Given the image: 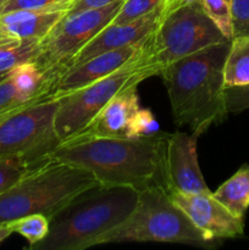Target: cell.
<instances>
[{
  "label": "cell",
  "instance_id": "obj_1",
  "mask_svg": "<svg viewBox=\"0 0 249 250\" xmlns=\"http://www.w3.org/2000/svg\"><path fill=\"white\" fill-rule=\"evenodd\" d=\"M168 133L139 138H90L59 144L51 159L89 171L103 186L143 190L163 187L170 193L165 170Z\"/></svg>",
  "mask_w": 249,
  "mask_h": 250
},
{
  "label": "cell",
  "instance_id": "obj_2",
  "mask_svg": "<svg viewBox=\"0 0 249 250\" xmlns=\"http://www.w3.org/2000/svg\"><path fill=\"white\" fill-rule=\"evenodd\" d=\"M229 44L210 45L161 70L177 127L203 134L226 119L224 66Z\"/></svg>",
  "mask_w": 249,
  "mask_h": 250
},
{
  "label": "cell",
  "instance_id": "obj_3",
  "mask_svg": "<svg viewBox=\"0 0 249 250\" xmlns=\"http://www.w3.org/2000/svg\"><path fill=\"white\" fill-rule=\"evenodd\" d=\"M138 190L100 183L83 190L49 220L45 238L31 247L36 250H83L121 225L138 200Z\"/></svg>",
  "mask_w": 249,
  "mask_h": 250
},
{
  "label": "cell",
  "instance_id": "obj_4",
  "mask_svg": "<svg viewBox=\"0 0 249 250\" xmlns=\"http://www.w3.org/2000/svg\"><path fill=\"white\" fill-rule=\"evenodd\" d=\"M98 183L85 168L49 156L0 195V224L32 214L50 220L76 195Z\"/></svg>",
  "mask_w": 249,
  "mask_h": 250
},
{
  "label": "cell",
  "instance_id": "obj_5",
  "mask_svg": "<svg viewBox=\"0 0 249 250\" xmlns=\"http://www.w3.org/2000/svg\"><path fill=\"white\" fill-rule=\"evenodd\" d=\"M119 242H161L212 248L208 238L172 202L163 187L139 190L136 208L128 217L98 239L97 246Z\"/></svg>",
  "mask_w": 249,
  "mask_h": 250
},
{
  "label": "cell",
  "instance_id": "obj_6",
  "mask_svg": "<svg viewBox=\"0 0 249 250\" xmlns=\"http://www.w3.org/2000/svg\"><path fill=\"white\" fill-rule=\"evenodd\" d=\"M209 19L200 0L159 19L145 45V62L156 75L170 63L210 45L228 42Z\"/></svg>",
  "mask_w": 249,
  "mask_h": 250
},
{
  "label": "cell",
  "instance_id": "obj_7",
  "mask_svg": "<svg viewBox=\"0 0 249 250\" xmlns=\"http://www.w3.org/2000/svg\"><path fill=\"white\" fill-rule=\"evenodd\" d=\"M145 44L146 41L139 53L117 71L56 99L58 109L54 126L60 144L85 128L112 98L128 88L138 87L142 81L156 76L155 71L145 62Z\"/></svg>",
  "mask_w": 249,
  "mask_h": 250
},
{
  "label": "cell",
  "instance_id": "obj_8",
  "mask_svg": "<svg viewBox=\"0 0 249 250\" xmlns=\"http://www.w3.org/2000/svg\"><path fill=\"white\" fill-rule=\"evenodd\" d=\"M124 0L98 7L67 14L39 43L36 65L55 88L68 62L99 33L111 23Z\"/></svg>",
  "mask_w": 249,
  "mask_h": 250
},
{
  "label": "cell",
  "instance_id": "obj_9",
  "mask_svg": "<svg viewBox=\"0 0 249 250\" xmlns=\"http://www.w3.org/2000/svg\"><path fill=\"white\" fill-rule=\"evenodd\" d=\"M58 100L46 99L10 115L0 124V158L21 156L32 166L60 144L54 126Z\"/></svg>",
  "mask_w": 249,
  "mask_h": 250
},
{
  "label": "cell",
  "instance_id": "obj_10",
  "mask_svg": "<svg viewBox=\"0 0 249 250\" xmlns=\"http://www.w3.org/2000/svg\"><path fill=\"white\" fill-rule=\"evenodd\" d=\"M172 202L187 215L193 225L212 241L234 238L244 232L242 217L234 216L210 193L186 194L171 192Z\"/></svg>",
  "mask_w": 249,
  "mask_h": 250
},
{
  "label": "cell",
  "instance_id": "obj_11",
  "mask_svg": "<svg viewBox=\"0 0 249 250\" xmlns=\"http://www.w3.org/2000/svg\"><path fill=\"white\" fill-rule=\"evenodd\" d=\"M200 134L177 131L168 133L165 150V170L171 192L194 194L210 193L198 164L197 142Z\"/></svg>",
  "mask_w": 249,
  "mask_h": 250
},
{
  "label": "cell",
  "instance_id": "obj_12",
  "mask_svg": "<svg viewBox=\"0 0 249 250\" xmlns=\"http://www.w3.org/2000/svg\"><path fill=\"white\" fill-rule=\"evenodd\" d=\"M139 109L141 105L137 87L128 88L112 98L85 128L68 141H84L90 138H132V124Z\"/></svg>",
  "mask_w": 249,
  "mask_h": 250
},
{
  "label": "cell",
  "instance_id": "obj_13",
  "mask_svg": "<svg viewBox=\"0 0 249 250\" xmlns=\"http://www.w3.org/2000/svg\"><path fill=\"white\" fill-rule=\"evenodd\" d=\"M145 41L99 54L83 63L67 68L56 82L55 88L51 93V99L56 100L63 95L76 92L117 71L139 53Z\"/></svg>",
  "mask_w": 249,
  "mask_h": 250
},
{
  "label": "cell",
  "instance_id": "obj_14",
  "mask_svg": "<svg viewBox=\"0 0 249 250\" xmlns=\"http://www.w3.org/2000/svg\"><path fill=\"white\" fill-rule=\"evenodd\" d=\"M160 12L161 7H158L150 14L129 23L107 24L68 62L66 70L83 63L99 54L116 50V49L133 45V44L145 41L158 24Z\"/></svg>",
  "mask_w": 249,
  "mask_h": 250
},
{
  "label": "cell",
  "instance_id": "obj_15",
  "mask_svg": "<svg viewBox=\"0 0 249 250\" xmlns=\"http://www.w3.org/2000/svg\"><path fill=\"white\" fill-rule=\"evenodd\" d=\"M66 11L16 10L0 15V31L14 39L42 41Z\"/></svg>",
  "mask_w": 249,
  "mask_h": 250
},
{
  "label": "cell",
  "instance_id": "obj_16",
  "mask_svg": "<svg viewBox=\"0 0 249 250\" xmlns=\"http://www.w3.org/2000/svg\"><path fill=\"white\" fill-rule=\"evenodd\" d=\"M212 197L229 212L243 219L249 208V165H243L231 178L222 183Z\"/></svg>",
  "mask_w": 249,
  "mask_h": 250
},
{
  "label": "cell",
  "instance_id": "obj_17",
  "mask_svg": "<svg viewBox=\"0 0 249 250\" xmlns=\"http://www.w3.org/2000/svg\"><path fill=\"white\" fill-rule=\"evenodd\" d=\"M225 87L249 84V37L232 38L224 66Z\"/></svg>",
  "mask_w": 249,
  "mask_h": 250
},
{
  "label": "cell",
  "instance_id": "obj_18",
  "mask_svg": "<svg viewBox=\"0 0 249 250\" xmlns=\"http://www.w3.org/2000/svg\"><path fill=\"white\" fill-rule=\"evenodd\" d=\"M39 43L38 39H16L0 46V72H7L21 63L36 60Z\"/></svg>",
  "mask_w": 249,
  "mask_h": 250
},
{
  "label": "cell",
  "instance_id": "obj_19",
  "mask_svg": "<svg viewBox=\"0 0 249 250\" xmlns=\"http://www.w3.org/2000/svg\"><path fill=\"white\" fill-rule=\"evenodd\" d=\"M14 233L21 234L33 247L46 237L49 232V219L43 214H32L9 222Z\"/></svg>",
  "mask_w": 249,
  "mask_h": 250
},
{
  "label": "cell",
  "instance_id": "obj_20",
  "mask_svg": "<svg viewBox=\"0 0 249 250\" xmlns=\"http://www.w3.org/2000/svg\"><path fill=\"white\" fill-rule=\"evenodd\" d=\"M33 167L21 156L0 158V195L16 185Z\"/></svg>",
  "mask_w": 249,
  "mask_h": 250
},
{
  "label": "cell",
  "instance_id": "obj_21",
  "mask_svg": "<svg viewBox=\"0 0 249 250\" xmlns=\"http://www.w3.org/2000/svg\"><path fill=\"white\" fill-rule=\"evenodd\" d=\"M161 0H124V4L120 7L119 12L114 20L112 24H124L133 22L151 11L160 7Z\"/></svg>",
  "mask_w": 249,
  "mask_h": 250
},
{
  "label": "cell",
  "instance_id": "obj_22",
  "mask_svg": "<svg viewBox=\"0 0 249 250\" xmlns=\"http://www.w3.org/2000/svg\"><path fill=\"white\" fill-rule=\"evenodd\" d=\"M205 14L217 26L225 37L232 41L229 0H200Z\"/></svg>",
  "mask_w": 249,
  "mask_h": 250
},
{
  "label": "cell",
  "instance_id": "obj_23",
  "mask_svg": "<svg viewBox=\"0 0 249 250\" xmlns=\"http://www.w3.org/2000/svg\"><path fill=\"white\" fill-rule=\"evenodd\" d=\"M73 0H7L0 6V15L16 10L32 11H67Z\"/></svg>",
  "mask_w": 249,
  "mask_h": 250
},
{
  "label": "cell",
  "instance_id": "obj_24",
  "mask_svg": "<svg viewBox=\"0 0 249 250\" xmlns=\"http://www.w3.org/2000/svg\"><path fill=\"white\" fill-rule=\"evenodd\" d=\"M46 99H50V97H41L32 100H24L17 93L16 88L12 84L10 75L2 82H0V114H2L5 111H9V110L16 109V107L23 106V105L33 104V103L42 102V100Z\"/></svg>",
  "mask_w": 249,
  "mask_h": 250
},
{
  "label": "cell",
  "instance_id": "obj_25",
  "mask_svg": "<svg viewBox=\"0 0 249 250\" xmlns=\"http://www.w3.org/2000/svg\"><path fill=\"white\" fill-rule=\"evenodd\" d=\"M232 38L249 37V0H229Z\"/></svg>",
  "mask_w": 249,
  "mask_h": 250
},
{
  "label": "cell",
  "instance_id": "obj_26",
  "mask_svg": "<svg viewBox=\"0 0 249 250\" xmlns=\"http://www.w3.org/2000/svg\"><path fill=\"white\" fill-rule=\"evenodd\" d=\"M225 107L227 114H238L249 109V84L225 87Z\"/></svg>",
  "mask_w": 249,
  "mask_h": 250
},
{
  "label": "cell",
  "instance_id": "obj_27",
  "mask_svg": "<svg viewBox=\"0 0 249 250\" xmlns=\"http://www.w3.org/2000/svg\"><path fill=\"white\" fill-rule=\"evenodd\" d=\"M160 126L154 114L149 109H141L137 111L134 116L133 124H132V138H139V137H150L159 133Z\"/></svg>",
  "mask_w": 249,
  "mask_h": 250
},
{
  "label": "cell",
  "instance_id": "obj_28",
  "mask_svg": "<svg viewBox=\"0 0 249 250\" xmlns=\"http://www.w3.org/2000/svg\"><path fill=\"white\" fill-rule=\"evenodd\" d=\"M116 1H119V0H73L66 12L67 14H73V12L82 11V10L98 9V7L106 6V5H110Z\"/></svg>",
  "mask_w": 249,
  "mask_h": 250
},
{
  "label": "cell",
  "instance_id": "obj_29",
  "mask_svg": "<svg viewBox=\"0 0 249 250\" xmlns=\"http://www.w3.org/2000/svg\"><path fill=\"white\" fill-rule=\"evenodd\" d=\"M198 1V0H168L163 7H161V12H160V19L165 17L166 15L171 14L175 10L180 9V7L185 6V5L190 4V2Z\"/></svg>",
  "mask_w": 249,
  "mask_h": 250
},
{
  "label": "cell",
  "instance_id": "obj_30",
  "mask_svg": "<svg viewBox=\"0 0 249 250\" xmlns=\"http://www.w3.org/2000/svg\"><path fill=\"white\" fill-rule=\"evenodd\" d=\"M12 233H14V231H12L9 222L7 224H0V243L5 241L9 236H11Z\"/></svg>",
  "mask_w": 249,
  "mask_h": 250
},
{
  "label": "cell",
  "instance_id": "obj_31",
  "mask_svg": "<svg viewBox=\"0 0 249 250\" xmlns=\"http://www.w3.org/2000/svg\"><path fill=\"white\" fill-rule=\"evenodd\" d=\"M37 103H38V102H37ZM33 104H34V103H33ZM29 105H32V104H29ZM29 105H23V106L16 107V109L9 110V111H5V112H2V114H0V124H1V122L4 121L5 119H7V117H9L10 115L15 114V112H16V111H19V110H21V109H23V107H26V106H29Z\"/></svg>",
  "mask_w": 249,
  "mask_h": 250
},
{
  "label": "cell",
  "instance_id": "obj_32",
  "mask_svg": "<svg viewBox=\"0 0 249 250\" xmlns=\"http://www.w3.org/2000/svg\"><path fill=\"white\" fill-rule=\"evenodd\" d=\"M12 41H16V39H14V38H11V37L6 36L4 32L0 31V46L4 45V44H6V43H10V42H12Z\"/></svg>",
  "mask_w": 249,
  "mask_h": 250
},
{
  "label": "cell",
  "instance_id": "obj_33",
  "mask_svg": "<svg viewBox=\"0 0 249 250\" xmlns=\"http://www.w3.org/2000/svg\"><path fill=\"white\" fill-rule=\"evenodd\" d=\"M10 72H11V71H7V72H0V82H2V81H4L5 78L9 77Z\"/></svg>",
  "mask_w": 249,
  "mask_h": 250
},
{
  "label": "cell",
  "instance_id": "obj_34",
  "mask_svg": "<svg viewBox=\"0 0 249 250\" xmlns=\"http://www.w3.org/2000/svg\"><path fill=\"white\" fill-rule=\"evenodd\" d=\"M167 1H168V0H161V5H160V7H163L164 5H165L166 2H167Z\"/></svg>",
  "mask_w": 249,
  "mask_h": 250
},
{
  "label": "cell",
  "instance_id": "obj_35",
  "mask_svg": "<svg viewBox=\"0 0 249 250\" xmlns=\"http://www.w3.org/2000/svg\"><path fill=\"white\" fill-rule=\"evenodd\" d=\"M6 1L7 0H0V6H2V5H4Z\"/></svg>",
  "mask_w": 249,
  "mask_h": 250
}]
</instances>
